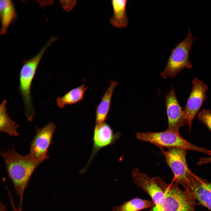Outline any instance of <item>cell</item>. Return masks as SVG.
I'll use <instances>...</instances> for the list:
<instances>
[{
	"label": "cell",
	"instance_id": "obj_1",
	"mask_svg": "<svg viewBox=\"0 0 211 211\" xmlns=\"http://www.w3.org/2000/svg\"><path fill=\"white\" fill-rule=\"evenodd\" d=\"M1 155L19 200V207L22 209L25 192L30 178L38 167L44 161L35 159L29 154L21 155L13 149L2 152Z\"/></svg>",
	"mask_w": 211,
	"mask_h": 211
},
{
	"label": "cell",
	"instance_id": "obj_2",
	"mask_svg": "<svg viewBox=\"0 0 211 211\" xmlns=\"http://www.w3.org/2000/svg\"><path fill=\"white\" fill-rule=\"evenodd\" d=\"M152 178L163 192L164 198L160 205L149 211H196V200L193 195L181 189L173 181L169 184L159 177Z\"/></svg>",
	"mask_w": 211,
	"mask_h": 211
},
{
	"label": "cell",
	"instance_id": "obj_3",
	"mask_svg": "<svg viewBox=\"0 0 211 211\" xmlns=\"http://www.w3.org/2000/svg\"><path fill=\"white\" fill-rule=\"evenodd\" d=\"M56 40V37L51 38L36 55L24 62L20 71L19 91L23 101L25 114L29 121L33 120L35 115L31 95L32 83L42 57Z\"/></svg>",
	"mask_w": 211,
	"mask_h": 211
},
{
	"label": "cell",
	"instance_id": "obj_4",
	"mask_svg": "<svg viewBox=\"0 0 211 211\" xmlns=\"http://www.w3.org/2000/svg\"><path fill=\"white\" fill-rule=\"evenodd\" d=\"M137 139L154 144L160 148L178 147L192 150L210 155L211 150L196 146L184 139L179 132L166 130L159 132H137Z\"/></svg>",
	"mask_w": 211,
	"mask_h": 211
},
{
	"label": "cell",
	"instance_id": "obj_5",
	"mask_svg": "<svg viewBox=\"0 0 211 211\" xmlns=\"http://www.w3.org/2000/svg\"><path fill=\"white\" fill-rule=\"evenodd\" d=\"M196 38L188 30L186 38L171 50L165 68L161 74L164 79L174 77L183 69L192 67L189 55L192 45Z\"/></svg>",
	"mask_w": 211,
	"mask_h": 211
},
{
	"label": "cell",
	"instance_id": "obj_6",
	"mask_svg": "<svg viewBox=\"0 0 211 211\" xmlns=\"http://www.w3.org/2000/svg\"><path fill=\"white\" fill-rule=\"evenodd\" d=\"M167 164L174 175V181L181 185L185 190L188 188L190 180L193 173L189 170L186 161L187 150L178 147L168 148L167 151L161 149Z\"/></svg>",
	"mask_w": 211,
	"mask_h": 211
},
{
	"label": "cell",
	"instance_id": "obj_7",
	"mask_svg": "<svg viewBox=\"0 0 211 211\" xmlns=\"http://www.w3.org/2000/svg\"><path fill=\"white\" fill-rule=\"evenodd\" d=\"M192 89L183 113L187 121L189 132L193 121L206 99L208 86L202 81L195 77L192 81Z\"/></svg>",
	"mask_w": 211,
	"mask_h": 211
},
{
	"label": "cell",
	"instance_id": "obj_8",
	"mask_svg": "<svg viewBox=\"0 0 211 211\" xmlns=\"http://www.w3.org/2000/svg\"><path fill=\"white\" fill-rule=\"evenodd\" d=\"M56 128L55 125L50 122L42 127L37 129L30 145L29 154L32 157L44 161L48 158L47 151Z\"/></svg>",
	"mask_w": 211,
	"mask_h": 211
},
{
	"label": "cell",
	"instance_id": "obj_9",
	"mask_svg": "<svg viewBox=\"0 0 211 211\" xmlns=\"http://www.w3.org/2000/svg\"><path fill=\"white\" fill-rule=\"evenodd\" d=\"M165 99L168 118V126L166 130L179 132L180 128L188 125V122L177 100L173 86L165 95Z\"/></svg>",
	"mask_w": 211,
	"mask_h": 211
},
{
	"label": "cell",
	"instance_id": "obj_10",
	"mask_svg": "<svg viewBox=\"0 0 211 211\" xmlns=\"http://www.w3.org/2000/svg\"><path fill=\"white\" fill-rule=\"evenodd\" d=\"M119 134L114 133L110 126L105 122L101 125L95 126L91 154L83 170L84 171L89 166L93 158L100 150L112 144L119 138Z\"/></svg>",
	"mask_w": 211,
	"mask_h": 211
},
{
	"label": "cell",
	"instance_id": "obj_11",
	"mask_svg": "<svg viewBox=\"0 0 211 211\" xmlns=\"http://www.w3.org/2000/svg\"><path fill=\"white\" fill-rule=\"evenodd\" d=\"M132 177L135 185L149 195L155 205L162 203L164 198V192L152 178L137 169L132 170Z\"/></svg>",
	"mask_w": 211,
	"mask_h": 211
},
{
	"label": "cell",
	"instance_id": "obj_12",
	"mask_svg": "<svg viewBox=\"0 0 211 211\" xmlns=\"http://www.w3.org/2000/svg\"><path fill=\"white\" fill-rule=\"evenodd\" d=\"M188 187L187 191L193 195L200 204L211 211V182L194 174Z\"/></svg>",
	"mask_w": 211,
	"mask_h": 211
},
{
	"label": "cell",
	"instance_id": "obj_13",
	"mask_svg": "<svg viewBox=\"0 0 211 211\" xmlns=\"http://www.w3.org/2000/svg\"><path fill=\"white\" fill-rule=\"evenodd\" d=\"M118 82L111 80L106 91L101 98V101L96 110L95 126L101 125L106 120L109 112L112 97Z\"/></svg>",
	"mask_w": 211,
	"mask_h": 211
},
{
	"label": "cell",
	"instance_id": "obj_14",
	"mask_svg": "<svg viewBox=\"0 0 211 211\" xmlns=\"http://www.w3.org/2000/svg\"><path fill=\"white\" fill-rule=\"evenodd\" d=\"M85 80H84L80 86L70 90L63 96L58 97L56 100L57 106L63 108L66 106L75 104L82 101L88 89L85 84Z\"/></svg>",
	"mask_w": 211,
	"mask_h": 211
},
{
	"label": "cell",
	"instance_id": "obj_15",
	"mask_svg": "<svg viewBox=\"0 0 211 211\" xmlns=\"http://www.w3.org/2000/svg\"><path fill=\"white\" fill-rule=\"evenodd\" d=\"M127 0L112 1L113 14L110 18V22L113 26L118 28H126L129 23L126 11Z\"/></svg>",
	"mask_w": 211,
	"mask_h": 211
},
{
	"label": "cell",
	"instance_id": "obj_16",
	"mask_svg": "<svg viewBox=\"0 0 211 211\" xmlns=\"http://www.w3.org/2000/svg\"><path fill=\"white\" fill-rule=\"evenodd\" d=\"M0 33L2 35H4L7 33L9 27L17 16L14 5L11 1L0 0Z\"/></svg>",
	"mask_w": 211,
	"mask_h": 211
},
{
	"label": "cell",
	"instance_id": "obj_17",
	"mask_svg": "<svg viewBox=\"0 0 211 211\" xmlns=\"http://www.w3.org/2000/svg\"><path fill=\"white\" fill-rule=\"evenodd\" d=\"M7 101L4 100L0 105V131L11 137L18 135L17 125L9 117L7 110Z\"/></svg>",
	"mask_w": 211,
	"mask_h": 211
},
{
	"label": "cell",
	"instance_id": "obj_18",
	"mask_svg": "<svg viewBox=\"0 0 211 211\" xmlns=\"http://www.w3.org/2000/svg\"><path fill=\"white\" fill-rule=\"evenodd\" d=\"M155 205L152 200L135 198L113 207L112 211H138L152 208Z\"/></svg>",
	"mask_w": 211,
	"mask_h": 211
},
{
	"label": "cell",
	"instance_id": "obj_19",
	"mask_svg": "<svg viewBox=\"0 0 211 211\" xmlns=\"http://www.w3.org/2000/svg\"><path fill=\"white\" fill-rule=\"evenodd\" d=\"M197 117L199 120L211 132V111L208 109H203L198 113Z\"/></svg>",
	"mask_w": 211,
	"mask_h": 211
},
{
	"label": "cell",
	"instance_id": "obj_20",
	"mask_svg": "<svg viewBox=\"0 0 211 211\" xmlns=\"http://www.w3.org/2000/svg\"><path fill=\"white\" fill-rule=\"evenodd\" d=\"M77 1L76 0L61 1L60 3L64 10L69 11L74 7Z\"/></svg>",
	"mask_w": 211,
	"mask_h": 211
},
{
	"label": "cell",
	"instance_id": "obj_21",
	"mask_svg": "<svg viewBox=\"0 0 211 211\" xmlns=\"http://www.w3.org/2000/svg\"><path fill=\"white\" fill-rule=\"evenodd\" d=\"M211 163V156L207 157H201L200 158L199 161L198 162V165H201L203 164Z\"/></svg>",
	"mask_w": 211,
	"mask_h": 211
},
{
	"label": "cell",
	"instance_id": "obj_22",
	"mask_svg": "<svg viewBox=\"0 0 211 211\" xmlns=\"http://www.w3.org/2000/svg\"><path fill=\"white\" fill-rule=\"evenodd\" d=\"M0 211H6V206L2 201L0 202Z\"/></svg>",
	"mask_w": 211,
	"mask_h": 211
},
{
	"label": "cell",
	"instance_id": "obj_23",
	"mask_svg": "<svg viewBox=\"0 0 211 211\" xmlns=\"http://www.w3.org/2000/svg\"><path fill=\"white\" fill-rule=\"evenodd\" d=\"M13 211H22V209L19 207H16L14 204L12 205Z\"/></svg>",
	"mask_w": 211,
	"mask_h": 211
}]
</instances>
